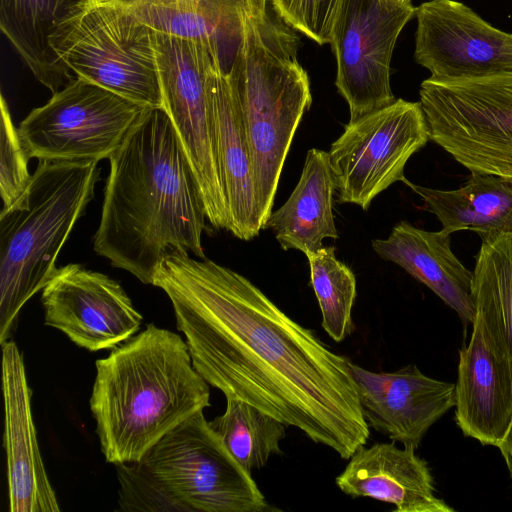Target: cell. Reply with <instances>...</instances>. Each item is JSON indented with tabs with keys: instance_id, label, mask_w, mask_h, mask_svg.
Segmentation results:
<instances>
[{
	"instance_id": "cell-1",
	"label": "cell",
	"mask_w": 512,
	"mask_h": 512,
	"mask_svg": "<svg viewBox=\"0 0 512 512\" xmlns=\"http://www.w3.org/2000/svg\"><path fill=\"white\" fill-rule=\"evenodd\" d=\"M152 285L170 299L194 368L226 399L298 428L343 459L366 444L370 427L350 360L247 278L212 260L172 253Z\"/></svg>"
},
{
	"instance_id": "cell-2",
	"label": "cell",
	"mask_w": 512,
	"mask_h": 512,
	"mask_svg": "<svg viewBox=\"0 0 512 512\" xmlns=\"http://www.w3.org/2000/svg\"><path fill=\"white\" fill-rule=\"evenodd\" d=\"M108 160L95 252L144 284L169 254L205 258L204 202L165 110L149 108Z\"/></svg>"
},
{
	"instance_id": "cell-3",
	"label": "cell",
	"mask_w": 512,
	"mask_h": 512,
	"mask_svg": "<svg viewBox=\"0 0 512 512\" xmlns=\"http://www.w3.org/2000/svg\"><path fill=\"white\" fill-rule=\"evenodd\" d=\"M89 400L105 460L140 461L160 439L210 406L209 384L186 341L148 324L95 362Z\"/></svg>"
},
{
	"instance_id": "cell-4",
	"label": "cell",
	"mask_w": 512,
	"mask_h": 512,
	"mask_svg": "<svg viewBox=\"0 0 512 512\" xmlns=\"http://www.w3.org/2000/svg\"><path fill=\"white\" fill-rule=\"evenodd\" d=\"M242 40L228 72L249 146L261 222L272 213L295 132L312 103L298 36L268 12L267 0H240Z\"/></svg>"
},
{
	"instance_id": "cell-5",
	"label": "cell",
	"mask_w": 512,
	"mask_h": 512,
	"mask_svg": "<svg viewBox=\"0 0 512 512\" xmlns=\"http://www.w3.org/2000/svg\"><path fill=\"white\" fill-rule=\"evenodd\" d=\"M98 161L39 160L24 192L0 214V343L26 302L55 275L60 250L94 197Z\"/></svg>"
},
{
	"instance_id": "cell-6",
	"label": "cell",
	"mask_w": 512,
	"mask_h": 512,
	"mask_svg": "<svg viewBox=\"0 0 512 512\" xmlns=\"http://www.w3.org/2000/svg\"><path fill=\"white\" fill-rule=\"evenodd\" d=\"M49 45L74 74L148 108H163L155 31L124 0H79Z\"/></svg>"
},
{
	"instance_id": "cell-7",
	"label": "cell",
	"mask_w": 512,
	"mask_h": 512,
	"mask_svg": "<svg viewBox=\"0 0 512 512\" xmlns=\"http://www.w3.org/2000/svg\"><path fill=\"white\" fill-rule=\"evenodd\" d=\"M429 137L471 173L512 180V71L425 79Z\"/></svg>"
},
{
	"instance_id": "cell-8",
	"label": "cell",
	"mask_w": 512,
	"mask_h": 512,
	"mask_svg": "<svg viewBox=\"0 0 512 512\" xmlns=\"http://www.w3.org/2000/svg\"><path fill=\"white\" fill-rule=\"evenodd\" d=\"M140 462L182 511L271 510L252 475L233 458L203 411L166 434Z\"/></svg>"
},
{
	"instance_id": "cell-9",
	"label": "cell",
	"mask_w": 512,
	"mask_h": 512,
	"mask_svg": "<svg viewBox=\"0 0 512 512\" xmlns=\"http://www.w3.org/2000/svg\"><path fill=\"white\" fill-rule=\"evenodd\" d=\"M155 52L163 109L179 136L197 179L207 220L228 230V210L220 177L208 97V76L216 63L228 72L220 48L206 40L155 32Z\"/></svg>"
},
{
	"instance_id": "cell-10",
	"label": "cell",
	"mask_w": 512,
	"mask_h": 512,
	"mask_svg": "<svg viewBox=\"0 0 512 512\" xmlns=\"http://www.w3.org/2000/svg\"><path fill=\"white\" fill-rule=\"evenodd\" d=\"M75 77L33 109L18 132L30 158L51 161L109 159L148 110Z\"/></svg>"
},
{
	"instance_id": "cell-11",
	"label": "cell",
	"mask_w": 512,
	"mask_h": 512,
	"mask_svg": "<svg viewBox=\"0 0 512 512\" xmlns=\"http://www.w3.org/2000/svg\"><path fill=\"white\" fill-rule=\"evenodd\" d=\"M429 140L420 102L399 98L350 120L328 152L338 201L367 210L393 183L408 181L407 161Z\"/></svg>"
},
{
	"instance_id": "cell-12",
	"label": "cell",
	"mask_w": 512,
	"mask_h": 512,
	"mask_svg": "<svg viewBox=\"0 0 512 512\" xmlns=\"http://www.w3.org/2000/svg\"><path fill=\"white\" fill-rule=\"evenodd\" d=\"M415 9L411 2L396 0H340L330 44L337 62L335 85L349 106L350 120L396 100L390 62Z\"/></svg>"
},
{
	"instance_id": "cell-13",
	"label": "cell",
	"mask_w": 512,
	"mask_h": 512,
	"mask_svg": "<svg viewBox=\"0 0 512 512\" xmlns=\"http://www.w3.org/2000/svg\"><path fill=\"white\" fill-rule=\"evenodd\" d=\"M44 323L91 352L113 349L139 330L143 317L109 276L70 263L43 288Z\"/></svg>"
},
{
	"instance_id": "cell-14",
	"label": "cell",
	"mask_w": 512,
	"mask_h": 512,
	"mask_svg": "<svg viewBox=\"0 0 512 512\" xmlns=\"http://www.w3.org/2000/svg\"><path fill=\"white\" fill-rule=\"evenodd\" d=\"M415 61L433 78L512 71V33L457 0H429L415 9Z\"/></svg>"
},
{
	"instance_id": "cell-15",
	"label": "cell",
	"mask_w": 512,
	"mask_h": 512,
	"mask_svg": "<svg viewBox=\"0 0 512 512\" xmlns=\"http://www.w3.org/2000/svg\"><path fill=\"white\" fill-rule=\"evenodd\" d=\"M364 417L394 442L418 447L428 429L455 406V384L433 379L416 365L372 372L350 361Z\"/></svg>"
},
{
	"instance_id": "cell-16",
	"label": "cell",
	"mask_w": 512,
	"mask_h": 512,
	"mask_svg": "<svg viewBox=\"0 0 512 512\" xmlns=\"http://www.w3.org/2000/svg\"><path fill=\"white\" fill-rule=\"evenodd\" d=\"M0 344L10 511L58 512L37 442L23 356L13 340Z\"/></svg>"
},
{
	"instance_id": "cell-17",
	"label": "cell",
	"mask_w": 512,
	"mask_h": 512,
	"mask_svg": "<svg viewBox=\"0 0 512 512\" xmlns=\"http://www.w3.org/2000/svg\"><path fill=\"white\" fill-rule=\"evenodd\" d=\"M472 326L470 341L459 353L456 420L464 435L498 446L512 420V374L478 317Z\"/></svg>"
},
{
	"instance_id": "cell-18",
	"label": "cell",
	"mask_w": 512,
	"mask_h": 512,
	"mask_svg": "<svg viewBox=\"0 0 512 512\" xmlns=\"http://www.w3.org/2000/svg\"><path fill=\"white\" fill-rule=\"evenodd\" d=\"M208 97L215 152L226 198L228 231L251 240L264 229L253 164L228 72L216 63L208 76Z\"/></svg>"
},
{
	"instance_id": "cell-19",
	"label": "cell",
	"mask_w": 512,
	"mask_h": 512,
	"mask_svg": "<svg viewBox=\"0 0 512 512\" xmlns=\"http://www.w3.org/2000/svg\"><path fill=\"white\" fill-rule=\"evenodd\" d=\"M412 445L395 442L360 446L336 479L351 497H369L395 505L397 512H453L437 498L427 463Z\"/></svg>"
},
{
	"instance_id": "cell-20",
	"label": "cell",
	"mask_w": 512,
	"mask_h": 512,
	"mask_svg": "<svg viewBox=\"0 0 512 512\" xmlns=\"http://www.w3.org/2000/svg\"><path fill=\"white\" fill-rule=\"evenodd\" d=\"M449 233L417 228L407 221L397 223L387 239L372 240L375 253L397 264L427 286L463 323H472L475 315L473 272L451 249Z\"/></svg>"
},
{
	"instance_id": "cell-21",
	"label": "cell",
	"mask_w": 512,
	"mask_h": 512,
	"mask_svg": "<svg viewBox=\"0 0 512 512\" xmlns=\"http://www.w3.org/2000/svg\"><path fill=\"white\" fill-rule=\"evenodd\" d=\"M336 182L329 153L307 152L300 179L288 200L265 223L283 250L306 254L323 247L325 238L338 239L333 214Z\"/></svg>"
},
{
	"instance_id": "cell-22",
	"label": "cell",
	"mask_w": 512,
	"mask_h": 512,
	"mask_svg": "<svg viewBox=\"0 0 512 512\" xmlns=\"http://www.w3.org/2000/svg\"><path fill=\"white\" fill-rule=\"evenodd\" d=\"M452 234L461 230L486 234L512 233V180L471 173L458 189L439 190L405 183Z\"/></svg>"
},
{
	"instance_id": "cell-23",
	"label": "cell",
	"mask_w": 512,
	"mask_h": 512,
	"mask_svg": "<svg viewBox=\"0 0 512 512\" xmlns=\"http://www.w3.org/2000/svg\"><path fill=\"white\" fill-rule=\"evenodd\" d=\"M155 32L217 45L231 68L242 40L240 0H124Z\"/></svg>"
},
{
	"instance_id": "cell-24",
	"label": "cell",
	"mask_w": 512,
	"mask_h": 512,
	"mask_svg": "<svg viewBox=\"0 0 512 512\" xmlns=\"http://www.w3.org/2000/svg\"><path fill=\"white\" fill-rule=\"evenodd\" d=\"M79 0H0V28L34 77L52 94L74 74L49 45L58 23Z\"/></svg>"
},
{
	"instance_id": "cell-25",
	"label": "cell",
	"mask_w": 512,
	"mask_h": 512,
	"mask_svg": "<svg viewBox=\"0 0 512 512\" xmlns=\"http://www.w3.org/2000/svg\"><path fill=\"white\" fill-rule=\"evenodd\" d=\"M480 237L473 271L475 316L512 374V233Z\"/></svg>"
},
{
	"instance_id": "cell-26",
	"label": "cell",
	"mask_w": 512,
	"mask_h": 512,
	"mask_svg": "<svg viewBox=\"0 0 512 512\" xmlns=\"http://www.w3.org/2000/svg\"><path fill=\"white\" fill-rule=\"evenodd\" d=\"M226 400L224 413L209 421V426L239 465L251 474L263 467L272 454L281 453L280 442L287 425L245 401Z\"/></svg>"
},
{
	"instance_id": "cell-27",
	"label": "cell",
	"mask_w": 512,
	"mask_h": 512,
	"mask_svg": "<svg viewBox=\"0 0 512 512\" xmlns=\"http://www.w3.org/2000/svg\"><path fill=\"white\" fill-rule=\"evenodd\" d=\"M305 255L322 314V327L334 341L341 342L355 329L351 316L357 295L355 275L336 258L332 246Z\"/></svg>"
},
{
	"instance_id": "cell-28",
	"label": "cell",
	"mask_w": 512,
	"mask_h": 512,
	"mask_svg": "<svg viewBox=\"0 0 512 512\" xmlns=\"http://www.w3.org/2000/svg\"><path fill=\"white\" fill-rule=\"evenodd\" d=\"M0 128V195L3 207L10 206L24 192L32 174L28 171V156L14 125L8 104L1 95Z\"/></svg>"
},
{
	"instance_id": "cell-29",
	"label": "cell",
	"mask_w": 512,
	"mask_h": 512,
	"mask_svg": "<svg viewBox=\"0 0 512 512\" xmlns=\"http://www.w3.org/2000/svg\"><path fill=\"white\" fill-rule=\"evenodd\" d=\"M116 469L121 510L182 511L140 461L116 464Z\"/></svg>"
},
{
	"instance_id": "cell-30",
	"label": "cell",
	"mask_w": 512,
	"mask_h": 512,
	"mask_svg": "<svg viewBox=\"0 0 512 512\" xmlns=\"http://www.w3.org/2000/svg\"><path fill=\"white\" fill-rule=\"evenodd\" d=\"M278 16L316 43H330L340 0H271Z\"/></svg>"
},
{
	"instance_id": "cell-31",
	"label": "cell",
	"mask_w": 512,
	"mask_h": 512,
	"mask_svg": "<svg viewBox=\"0 0 512 512\" xmlns=\"http://www.w3.org/2000/svg\"><path fill=\"white\" fill-rule=\"evenodd\" d=\"M497 447L500 449L501 454L506 462L509 473L512 477V420L504 437L502 438Z\"/></svg>"
},
{
	"instance_id": "cell-32",
	"label": "cell",
	"mask_w": 512,
	"mask_h": 512,
	"mask_svg": "<svg viewBox=\"0 0 512 512\" xmlns=\"http://www.w3.org/2000/svg\"><path fill=\"white\" fill-rule=\"evenodd\" d=\"M396 1H399V2H411V0H396Z\"/></svg>"
}]
</instances>
